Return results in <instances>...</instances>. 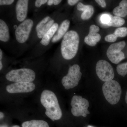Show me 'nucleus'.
Wrapping results in <instances>:
<instances>
[{"label":"nucleus","instance_id":"nucleus-1","mask_svg":"<svg viewBox=\"0 0 127 127\" xmlns=\"http://www.w3.org/2000/svg\"><path fill=\"white\" fill-rule=\"evenodd\" d=\"M41 103L45 108V114L53 121L61 118L62 113L56 94L52 91L44 90L40 98Z\"/></svg>","mask_w":127,"mask_h":127},{"label":"nucleus","instance_id":"nucleus-2","mask_svg":"<svg viewBox=\"0 0 127 127\" xmlns=\"http://www.w3.org/2000/svg\"><path fill=\"white\" fill-rule=\"evenodd\" d=\"M79 37L75 31H69L64 36L62 41L61 51L64 59L70 60L76 55L78 51Z\"/></svg>","mask_w":127,"mask_h":127},{"label":"nucleus","instance_id":"nucleus-3","mask_svg":"<svg viewBox=\"0 0 127 127\" xmlns=\"http://www.w3.org/2000/svg\"><path fill=\"white\" fill-rule=\"evenodd\" d=\"M103 93L107 101L114 105L119 102L122 94L120 84L115 80L105 82L102 87Z\"/></svg>","mask_w":127,"mask_h":127},{"label":"nucleus","instance_id":"nucleus-4","mask_svg":"<svg viewBox=\"0 0 127 127\" xmlns=\"http://www.w3.org/2000/svg\"><path fill=\"white\" fill-rule=\"evenodd\" d=\"M6 78L10 81L32 82L35 78V73L29 68H23L13 70L7 73Z\"/></svg>","mask_w":127,"mask_h":127},{"label":"nucleus","instance_id":"nucleus-5","mask_svg":"<svg viewBox=\"0 0 127 127\" xmlns=\"http://www.w3.org/2000/svg\"><path fill=\"white\" fill-rule=\"evenodd\" d=\"M82 75L79 66L74 64L70 67L68 73L62 79V84L66 90L74 88L78 85Z\"/></svg>","mask_w":127,"mask_h":127},{"label":"nucleus","instance_id":"nucleus-6","mask_svg":"<svg viewBox=\"0 0 127 127\" xmlns=\"http://www.w3.org/2000/svg\"><path fill=\"white\" fill-rule=\"evenodd\" d=\"M72 115L75 117H87L90 112L88 110L89 103L86 98L79 95H74L72 98L71 103Z\"/></svg>","mask_w":127,"mask_h":127},{"label":"nucleus","instance_id":"nucleus-7","mask_svg":"<svg viewBox=\"0 0 127 127\" xmlns=\"http://www.w3.org/2000/svg\"><path fill=\"white\" fill-rule=\"evenodd\" d=\"M96 73L99 79L105 82L111 81L114 77L113 68L109 62L101 60L97 63L96 66Z\"/></svg>","mask_w":127,"mask_h":127},{"label":"nucleus","instance_id":"nucleus-8","mask_svg":"<svg viewBox=\"0 0 127 127\" xmlns=\"http://www.w3.org/2000/svg\"><path fill=\"white\" fill-rule=\"evenodd\" d=\"M126 46L124 41L113 43L109 46L107 51L106 55L112 63L118 64L125 58V55L122 51Z\"/></svg>","mask_w":127,"mask_h":127},{"label":"nucleus","instance_id":"nucleus-9","mask_svg":"<svg viewBox=\"0 0 127 127\" xmlns=\"http://www.w3.org/2000/svg\"><path fill=\"white\" fill-rule=\"evenodd\" d=\"M33 25L32 20L28 19L21 23L17 28L15 32L16 39L18 42L23 43L29 38Z\"/></svg>","mask_w":127,"mask_h":127},{"label":"nucleus","instance_id":"nucleus-10","mask_svg":"<svg viewBox=\"0 0 127 127\" xmlns=\"http://www.w3.org/2000/svg\"><path fill=\"white\" fill-rule=\"evenodd\" d=\"M35 88V86L33 83L20 82L8 85L6 90L10 93H27L32 92Z\"/></svg>","mask_w":127,"mask_h":127},{"label":"nucleus","instance_id":"nucleus-11","mask_svg":"<svg viewBox=\"0 0 127 127\" xmlns=\"http://www.w3.org/2000/svg\"><path fill=\"white\" fill-rule=\"evenodd\" d=\"M99 31L100 28L97 26L94 25H91L88 35L84 38L85 43L91 46L96 45L101 39V35L97 33Z\"/></svg>","mask_w":127,"mask_h":127},{"label":"nucleus","instance_id":"nucleus-12","mask_svg":"<svg viewBox=\"0 0 127 127\" xmlns=\"http://www.w3.org/2000/svg\"><path fill=\"white\" fill-rule=\"evenodd\" d=\"M50 17H46L37 25L36 30L37 37L40 39H42L44 35L54 24V20H50Z\"/></svg>","mask_w":127,"mask_h":127},{"label":"nucleus","instance_id":"nucleus-13","mask_svg":"<svg viewBox=\"0 0 127 127\" xmlns=\"http://www.w3.org/2000/svg\"><path fill=\"white\" fill-rule=\"evenodd\" d=\"M29 0H19L16 5V17L19 21H24L27 15Z\"/></svg>","mask_w":127,"mask_h":127},{"label":"nucleus","instance_id":"nucleus-14","mask_svg":"<svg viewBox=\"0 0 127 127\" xmlns=\"http://www.w3.org/2000/svg\"><path fill=\"white\" fill-rule=\"evenodd\" d=\"M78 10L83 11L81 17L82 20H87L89 19L93 15L94 9L91 5H85L81 2L78 3L77 7Z\"/></svg>","mask_w":127,"mask_h":127},{"label":"nucleus","instance_id":"nucleus-15","mask_svg":"<svg viewBox=\"0 0 127 127\" xmlns=\"http://www.w3.org/2000/svg\"><path fill=\"white\" fill-rule=\"evenodd\" d=\"M127 35V28L126 27L118 28L115 30L113 34H109L104 38L106 41L113 42L117 40L118 37H125Z\"/></svg>","mask_w":127,"mask_h":127},{"label":"nucleus","instance_id":"nucleus-16","mask_svg":"<svg viewBox=\"0 0 127 127\" xmlns=\"http://www.w3.org/2000/svg\"><path fill=\"white\" fill-rule=\"evenodd\" d=\"M70 24V21L68 20H65L63 22L56 34L52 40V42H57L61 39L64 35H65L69 28Z\"/></svg>","mask_w":127,"mask_h":127},{"label":"nucleus","instance_id":"nucleus-17","mask_svg":"<svg viewBox=\"0 0 127 127\" xmlns=\"http://www.w3.org/2000/svg\"><path fill=\"white\" fill-rule=\"evenodd\" d=\"M58 28V23H54L42 39L40 43L44 46H47L50 43L52 37L56 33Z\"/></svg>","mask_w":127,"mask_h":127},{"label":"nucleus","instance_id":"nucleus-18","mask_svg":"<svg viewBox=\"0 0 127 127\" xmlns=\"http://www.w3.org/2000/svg\"><path fill=\"white\" fill-rule=\"evenodd\" d=\"M113 14L117 16L124 17L127 15V0L120 1L119 5L115 7L113 11Z\"/></svg>","mask_w":127,"mask_h":127},{"label":"nucleus","instance_id":"nucleus-19","mask_svg":"<svg viewBox=\"0 0 127 127\" xmlns=\"http://www.w3.org/2000/svg\"><path fill=\"white\" fill-rule=\"evenodd\" d=\"M10 39L9 28L4 21L0 20V40L7 42Z\"/></svg>","mask_w":127,"mask_h":127},{"label":"nucleus","instance_id":"nucleus-20","mask_svg":"<svg viewBox=\"0 0 127 127\" xmlns=\"http://www.w3.org/2000/svg\"><path fill=\"white\" fill-rule=\"evenodd\" d=\"M22 127H50L47 123L43 120H32L22 123Z\"/></svg>","mask_w":127,"mask_h":127},{"label":"nucleus","instance_id":"nucleus-21","mask_svg":"<svg viewBox=\"0 0 127 127\" xmlns=\"http://www.w3.org/2000/svg\"><path fill=\"white\" fill-rule=\"evenodd\" d=\"M125 23V21L123 18L117 16H112L110 22L107 25V26L113 27H120Z\"/></svg>","mask_w":127,"mask_h":127},{"label":"nucleus","instance_id":"nucleus-22","mask_svg":"<svg viewBox=\"0 0 127 127\" xmlns=\"http://www.w3.org/2000/svg\"><path fill=\"white\" fill-rule=\"evenodd\" d=\"M118 73L122 76H125L127 74V62L119 64L117 67Z\"/></svg>","mask_w":127,"mask_h":127},{"label":"nucleus","instance_id":"nucleus-23","mask_svg":"<svg viewBox=\"0 0 127 127\" xmlns=\"http://www.w3.org/2000/svg\"><path fill=\"white\" fill-rule=\"evenodd\" d=\"M112 16V15L108 14H102L100 17V21L102 24L107 25L110 22Z\"/></svg>","mask_w":127,"mask_h":127},{"label":"nucleus","instance_id":"nucleus-24","mask_svg":"<svg viewBox=\"0 0 127 127\" xmlns=\"http://www.w3.org/2000/svg\"><path fill=\"white\" fill-rule=\"evenodd\" d=\"M47 0H36L35 2V6L37 7H40L42 4L47 2Z\"/></svg>","mask_w":127,"mask_h":127},{"label":"nucleus","instance_id":"nucleus-25","mask_svg":"<svg viewBox=\"0 0 127 127\" xmlns=\"http://www.w3.org/2000/svg\"><path fill=\"white\" fill-rule=\"evenodd\" d=\"M14 0H0V5H9L11 4L14 2Z\"/></svg>","mask_w":127,"mask_h":127},{"label":"nucleus","instance_id":"nucleus-26","mask_svg":"<svg viewBox=\"0 0 127 127\" xmlns=\"http://www.w3.org/2000/svg\"><path fill=\"white\" fill-rule=\"evenodd\" d=\"M95 1L99 5L101 6L102 7H104L106 6V3L104 0H96Z\"/></svg>","mask_w":127,"mask_h":127},{"label":"nucleus","instance_id":"nucleus-27","mask_svg":"<svg viewBox=\"0 0 127 127\" xmlns=\"http://www.w3.org/2000/svg\"><path fill=\"white\" fill-rule=\"evenodd\" d=\"M79 1V0H67V2L68 4L71 6H73L76 4Z\"/></svg>","mask_w":127,"mask_h":127},{"label":"nucleus","instance_id":"nucleus-28","mask_svg":"<svg viewBox=\"0 0 127 127\" xmlns=\"http://www.w3.org/2000/svg\"><path fill=\"white\" fill-rule=\"evenodd\" d=\"M62 0H54L53 2V4L55 5H57L60 4Z\"/></svg>","mask_w":127,"mask_h":127},{"label":"nucleus","instance_id":"nucleus-29","mask_svg":"<svg viewBox=\"0 0 127 127\" xmlns=\"http://www.w3.org/2000/svg\"><path fill=\"white\" fill-rule=\"evenodd\" d=\"M54 0H49L47 1V4L48 5H52L53 4Z\"/></svg>","mask_w":127,"mask_h":127},{"label":"nucleus","instance_id":"nucleus-30","mask_svg":"<svg viewBox=\"0 0 127 127\" xmlns=\"http://www.w3.org/2000/svg\"><path fill=\"white\" fill-rule=\"evenodd\" d=\"M2 52L1 50H0V61H1V59H2Z\"/></svg>","mask_w":127,"mask_h":127},{"label":"nucleus","instance_id":"nucleus-31","mask_svg":"<svg viewBox=\"0 0 127 127\" xmlns=\"http://www.w3.org/2000/svg\"><path fill=\"white\" fill-rule=\"evenodd\" d=\"M0 119H1L3 118L4 117V114L2 113L1 112H0Z\"/></svg>","mask_w":127,"mask_h":127},{"label":"nucleus","instance_id":"nucleus-32","mask_svg":"<svg viewBox=\"0 0 127 127\" xmlns=\"http://www.w3.org/2000/svg\"><path fill=\"white\" fill-rule=\"evenodd\" d=\"M2 67V65L1 61H0V70H1Z\"/></svg>","mask_w":127,"mask_h":127},{"label":"nucleus","instance_id":"nucleus-33","mask_svg":"<svg viewBox=\"0 0 127 127\" xmlns=\"http://www.w3.org/2000/svg\"><path fill=\"white\" fill-rule=\"evenodd\" d=\"M125 101L127 104V91L126 92V95H125Z\"/></svg>","mask_w":127,"mask_h":127},{"label":"nucleus","instance_id":"nucleus-34","mask_svg":"<svg viewBox=\"0 0 127 127\" xmlns=\"http://www.w3.org/2000/svg\"><path fill=\"white\" fill-rule=\"evenodd\" d=\"M20 127V126H18V125H14V126H13V127Z\"/></svg>","mask_w":127,"mask_h":127},{"label":"nucleus","instance_id":"nucleus-35","mask_svg":"<svg viewBox=\"0 0 127 127\" xmlns=\"http://www.w3.org/2000/svg\"><path fill=\"white\" fill-rule=\"evenodd\" d=\"M0 127H7L6 126H5V125H2Z\"/></svg>","mask_w":127,"mask_h":127},{"label":"nucleus","instance_id":"nucleus-36","mask_svg":"<svg viewBox=\"0 0 127 127\" xmlns=\"http://www.w3.org/2000/svg\"><path fill=\"white\" fill-rule=\"evenodd\" d=\"M87 127H92V126H90V125H89V126H88Z\"/></svg>","mask_w":127,"mask_h":127}]
</instances>
